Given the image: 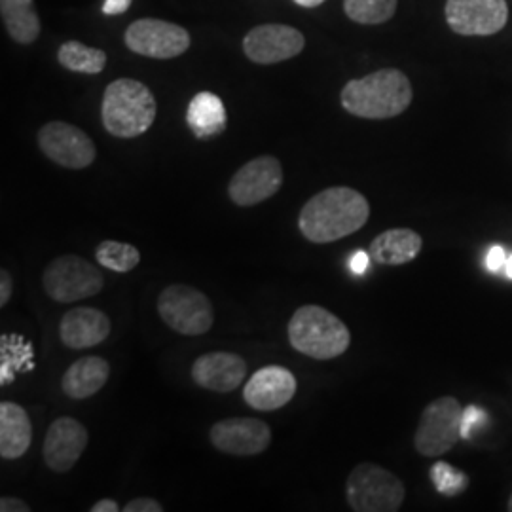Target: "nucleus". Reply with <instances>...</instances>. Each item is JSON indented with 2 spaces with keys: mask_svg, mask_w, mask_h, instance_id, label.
<instances>
[{
  "mask_svg": "<svg viewBox=\"0 0 512 512\" xmlns=\"http://www.w3.org/2000/svg\"><path fill=\"white\" fill-rule=\"evenodd\" d=\"M10 298H12V277L6 270H2L0 272V306L4 308L10 302Z\"/></svg>",
  "mask_w": 512,
  "mask_h": 512,
  "instance_id": "obj_33",
  "label": "nucleus"
},
{
  "mask_svg": "<svg viewBox=\"0 0 512 512\" xmlns=\"http://www.w3.org/2000/svg\"><path fill=\"white\" fill-rule=\"evenodd\" d=\"M287 334L294 351L317 361L336 359L344 355L351 344L348 325L332 311L315 304L294 311Z\"/></svg>",
  "mask_w": 512,
  "mask_h": 512,
  "instance_id": "obj_4",
  "label": "nucleus"
},
{
  "mask_svg": "<svg viewBox=\"0 0 512 512\" xmlns=\"http://www.w3.org/2000/svg\"><path fill=\"white\" fill-rule=\"evenodd\" d=\"M486 418V412L480 410L478 406H467L463 410V421H461V439H471L473 431L476 429V425H480Z\"/></svg>",
  "mask_w": 512,
  "mask_h": 512,
  "instance_id": "obj_28",
  "label": "nucleus"
},
{
  "mask_svg": "<svg viewBox=\"0 0 512 512\" xmlns=\"http://www.w3.org/2000/svg\"><path fill=\"white\" fill-rule=\"evenodd\" d=\"M226 109L219 95L211 92L196 93L186 110V124L198 139H211L226 129Z\"/></svg>",
  "mask_w": 512,
  "mask_h": 512,
  "instance_id": "obj_22",
  "label": "nucleus"
},
{
  "mask_svg": "<svg viewBox=\"0 0 512 512\" xmlns=\"http://www.w3.org/2000/svg\"><path fill=\"white\" fill-rule=\"evenodd\" d=\"M92 512H118L120 511V507H118V503L114 501V499H99L95 505H93Z\"/></svg>",
  "mask_w": 512,
  "mask_h": 512,
  "instance_id": "obj_35",
  "label": "nucleus"
},
{
  "mask_svg": "<svg viewBox=\"0 0 512 512\" xmlns=\"http://www.w3.org/2000/svg\"><path fill=\"white\" fill-rule=\"evenodd\" d=\"M126 46L150 59H173L190 48V33L162 19H137L126 31Z\"/></svg>",
  "mask_w": 512,
  "mask_h": 512,
  "instance_id": "obj_10",
  "label": "nucleus"
},
{
  "mask_svg": "<svg viewBox=\"0 0 512 512\" xmlns=\"http://www.w3.org/2000/svg\"><path fill=\"white\" fill-rule=\"evenodd\" d=\"M95 260L99 266L116 274H129L141 264V253L137 247L122 241H101L95 249Z\"/></svg>",
  "mask_w": 512,
  "mask_h": 512,
  "instance_id": "obj_25",
  "label": "nucleus"
},
{
  "mask_svg": "<svg viewBox=\"0 0 512 512\" xmlns=\"http://www.w3.org/2000/svg\"><path fill=\"white\" fill-rule=\"evenodd\" d=\"M124 512H162L164 507L160 505V501L150 499V497H137L131 499L128 505L122 509Z\"/></svg>",
  "mask_w": 512,
  "mask_h": 512,
  "instance_id": "obj_29",
  "label": "nucleus"
},
{
  "mask_svg": "<svg viewBox=\"0 0 512 512\" xmlns=\"http://www.w3.org/2000/svg\"><path fill=\"white\" fill-rule=\"evenodd\" d=\"M505 272H507V275L511 277L512 279V255L507 256V264H505Z\"/></svg>",
  "mask_w": 512,
  "mask_h": 512,
  "instance_id": "obj_37",
  "label": "nucleus"
},
{
  "mask_svg": "<svg viewBox=\"0 0 512 512\" xmlns=\"http://www.w3.org/2000/svg\"><path fill=\"white\" fill-rule=\"evenodd\" d=\"M88 439V429L80 421L69 416L57 418L50 425L44 439V463L54 473H69L78 463V459L82 458Z\"/></svg>",
  "mask_w": 512,
  "mask_h": 512,
  "instance_id": "obj_15",
  "label": "nucleus"
},
{
  "mask_svg": "<svg viewBox=\"0 0 512 512\" xmlns=\"http://www.w3.org/2000/svg\"><path fill=\"white\" fill-rule=\"evenodd\" d=\"M414 90L399 69H382L349 80L340 93V103L349 114L365 120H389L410 107Z\"/></svg>",
  "mask_w": 512,
  "mask_h": 512,
  "instance_id": "obj_2",
  "label": "nucleus"
},
{
  "mask_svg": "<svg viewBox=\"0 0 512 512\" xmlns=\"http://www.w3.org/2000/svg\"><path fill=\"white\" fill-rule=\"evenodd\" d=\"M112 323L105 311L92 306L67 311L59 323V338L69 349H90L110 336Z\"/></svg>",
  "mask_w": 512,
  "mask_h": 512,
  "instance_id": "obj_18",
  "label": "nucleus"
},
{
  "mask_svg": "<svg viewBox=\"0 0 512 512\" xmlns=\"http://www.w3.org/2000/svg\"><path fill=\"white\" fill-rule=\"evenodd\" d=\"M423 239L416 230L391 228L370 243V256L384 266H403L420 256Z\"/></svg>",
  "mask_w": 512,
  "mask_h": 512,
  "instance_id": "obj_21",
  "label": "nucleus"
},
{
  "mask_svg": "<svg viewBox=\"0 0 512 512\" xmlns=\"http://www.w3.org/2000/svg\"><path fill=\"white\" fill-rule=\"evenodd\" d=\"M370 219V203L349 186H330L306 202L298 217L304 238L325 245L359 232Z\"/></svg>",
  "mask_w": 512,
  "mask_h": 512,
  "instance_id": "obj_1",
  "label": "nucleus"
},
{
  "mask_svg": "<svg viewBox=\"0 0 512 512\" xmlns=\"http://www.w3.org/2000/svg\"><path fill=\"white\" fill-rule=\"evenodd\" d=\"M194 384L215 393H230L243 384L247 363L238 353L211 351L203 353L190 368Z\"/></svg>",
  "mask_w": 512,
  "mask_h": 512,
  "instance_id": "obj_17",
  "label": "nucleus"
},
{
  "mask_svg": "<svg viewBox=\"0 0 512 512\" xmlns=\"http://www.w3.org/2000/svg\"><path fill=\"white\" fill-rule=\"evenodd\" d=\"M109 378V361L97 355H88L74 361L73 365L67 368L61 380V389L69 399L82 401L97 395L109 382Z\"/></svg>",
  "mask_w": 512,
  "mask_h": 512,
  "instance_id": "obj_19",
  "label": "nucleus"
},
{
  "mask_svg": "<svg viewBox=\"0 0 512 512\" xmlns=\"http://www.w3.org/2000/svg\"><path fill=\"white\" fill-rule=\"evenodd\" d=\"M403 480L374 463H359L348 476L346 499L355 512H397L403 507Z\"/></svg>",
  "mask_w": 512,
  "mask_h": 512,
  "instance_id": "obj_5",
  "label": "nucleus"
},
{
  "mask_svg": "<svg viewBox=\"0 0 512 512\" xmlns=\"http://www.w3.org/2000/svg\"><path fill=\"white\" fill-rule=\"evenodd\" d=\"M296 378L285 366H262L245 384L243 399L258 412H274L291 403L296 395Z\"/></svg>",
  "mask_w": 512,
  "mask_h": 512,
  "instance_id": "obj_16",
  "label": "nucleus"
},
{
  "mask_svg": "<svg viewBox=\"0 0 512 512\" xmlns=\"http://www.w3.org/2000/svg\"><path fill=\"white\" fill-rule=\"evenodd\" d=\"M42 287L59 304H73L101 293L105 277L99 268L78 255L54 258L42 272Z\"/></svg>",
  "mask_w": 512,
  "mask_h": 512,
  "instance_id": "obj_6",
  "label": "nucleus"
},
{
  "mask_svg": "<svg viewBox=\"0 0 512 512\" xmlns=\"http://www.w3.org/2000/svg\"><path fill=\"white\" fill-rule=\"evenodd\" d=\"M0 511L2 512H29L31 507L18 497H10V495H4L0 499Z\"/></svg>",
  "mask_w": 512,
  "mask_h": 512,
  "instance_id": "obj_31",
  "label": "nucleus"
},
{
  "mask_svg": "<svg viewBox=\"0 0 512 512\" xmlns=\"http://www.w3.org/2000/svg\"><path fill=\"white\" fill-rule=\"evenodd\" d=\"M158 313L169 329L183 336H202L213 329L211 300L190 285H169L158 298Z\"/></svg>",
  "mask_w": 512,
  "mask_h": 512,
  "instance_id": "obj_7",
  "label": "nucleus"
},
{
  "mask_svg": "<svg viewBox=\"0 0 512 512\" xmlns=\"http://www.w3.org/2000/svg\"><path fill=\"white\" fill-rule=\"evenodd\" d=\"M463 406L454 397H440L421 412L414 446L425 458L448 454L461 439Z\"/></svg>",
  "mask_w": 512,
  "mask_h": 512,
  "instance_id": "obj_8",
  "label": "nucleus"
},
{
  "mask_svg": "<svg viewBox=\"0 0 512 512\" xmlns=\"http://www.w3.org/2000/svg\"><path fill=\"white\" fill-rule=\"evenodd\" d=\"M429 476H431L435 490L444 497H458L469 488L467 473L459 471L458 467H454L446 461H437L429 469Z\"/></svg>",
  "mask_w": 512,
  "mask_h": 512,
  "instance_id": "obj_27",
  "label": "nucleus"
},
{
  "mask_svg": "<svg viewBox=\"0 0 512 512\" xmlns=\"http://www.w3.org/2000/svg\"><path fill=\"white\" fill-rule=\"evenodd\" d=\"M294 2L302 8H315V6H321L325 0H294Z\"/></svg>",
  "mask_w": 512,
  "mask_h": 512,
  "instance_id": "obj_36",
  "label": "nucleus"
},
{
  "mask_svg": "<svg viewBox=\"0 0 512 512\" xmlns=\"http://www.w3.org/2000/svg\"><path fill=\"white\" fill-rule=\"evenodd\" d=\"M507 509L512 512V494L511 497H509V505H507Z\"/></svg>",
  "mask_w": 512,
  "mask_h": 512,
  "instance_id": "obj_38",
  "label": "nucleus"
},
{
  "mask_svg": "<svg viewBox=\"0 0 512 512\" xmlns=\"http://www.w3.org/2000/svg\"><path fill=\"white\" fill-rule=\"evenodd\" d=\"M283 186V167L275 156H258L234 173L228 196L238 207H253L270 200Z\"/></svg>",
  "mask_w": 512,
  "mask_h": 512,
  "instance_id": "obj_12",
  "label": "nucleus"
},
{
  "mask_svg": "<svg viewBox=\"0 0 512 512\" xmlns=\"http://www.w3.org/2000/svg\"><path fill=\"white\" fill-rule=\"evenodd\" d=\"M33 442V423L23 406L10 401L0 403V456L23 458Z\"/></svg>",
  "mask_w": 512,
  "mask_h": 512,
  "instance_id": "obj_20",
  "label": "nucleus"
},
{
  "mask_svg": "<svg viewBox=\"0 0 512 512\" xmlns=\"http://www.w3.org/2000/svg\"><path fill=\"white\" fill-rule=\"evenodd\" d=\"M129 6H131V0H105L103 14L105 16H118V14H124Z\"/></svg>",
  "mask_w": 512,
  "mask_h": 512,
  "instance_id": "obj_34",
  "label": "nucleus"
},
{
  "mask_svg": "<svg viewBox=\"0 0 512 512\" xmlns=\"http://www.w3.org/2000/svg\"><path fill=\"white\" fill-rule=\"evenodd\" d=\"M0 16L8 35L19 44H33L40 35L35 0H0Z\"/></svg>",
  "mask_w": 512,
  "mask_h": 512,
  "instance_id": "obj_23",
  "label": "nucleus"
},
{
  "mask_svg": "<svg viewBox=\"0 0 512 512\" xmlns=\"http://www.w3.org/2000/svg\"><path fill=\"white\" fill-rule=\"evenodd\" d=\"M344 12L361 25H380L395 16L397 0H344Z\"/></svg>",
  "mask_w": 512,
  "mask_h": 512,
  "instance_id": "obj_26",
  "label": "nucleus"
},
{
  "mask_svg": "<svg viewBox=\"0 0 512 512\" xmlns=\"http://www.w3.org/2000/svg\"><path fill=\"white\" fill-rule=\"evenodd\" d=\"M446 23L461 37H490L509 21L507 0H446Z\"/></svg>",
  "mask_w": 512,
  "mask_h": 512,
  "instance_id": "obj_9",
  "label": "nucleus"
},
{
  "mask_svg": "<svg viewBox=\"0 0 512 512\" xmlns=\"http://www.w3.org/2000/svg\"><path fill=\"white\" fill-rule=\"evenodd\" d=\"M368 262H370V256L366 255L365 251H357L349 258V268L353 274L363 275L368 268Z\"/></svg>",
  "mask_w": 512,
  "mask_h": 512,
  "instance_id": "obj_32",
  "label": "nucleus"
},
{
  "mask_svg": "<svg viewBox=\"0 0 512 512\" xmlns=\"http://www.w3.org/2000/svg\"><path fill=\"white\" fill-rule=\"evenodd\" d=\"M304 46L306 38L298 29L279 23L258 25L243 38V52L258 65H275L293 59Z\"/></svg>",
  "mask_w": 512,
  "mask_h": 512,
  "instance_id": "obj_14",
  "label": "nucleus"
},
{
  "mask_svg": "<svg viewBox=\"0 0 512 512\" xmlns=\"http://www.w3.org/2000/svg\"><path fill=\"white\" fill-rule=\"evenodd\" d=\"M507 264V255H505V249L501 245H494L488 255H486V268L490 272H501Z\"/></svg>",
  "mask_w": 512,
  "mask_h": 512,
  "instance_id": "obj_30",
  "label": "nucleus"
},
{
  "mask_svg": "<svg viewBox=\"0 0 512 512\" xmlns=\"http://www.w3.org/2000/svg\"><path fill=\"white\" fill-rule=\"evenodd\" d=\"M57 61L61 67L73 73L99 74L107 67V54L103 50L84 46L82 42L69 40L59 48Z\"/></svg>",
  "mask_w": 512,
  "mask_h": 512,
  "instance_id": "obj_24",
  "label": "nucleus"
},
{
  "mask_svg": "<svg viewBox=\"0 0 512 512\" xmlns=\"http://www.w3.org/2000/svg\"><path fill=\"white\" fill-rule=\"evenodd\" d=\"M38 147L65 169H84L95 162L97 150L92 137L67 122H48L38 131Z\"/></svg>",
  "mask_w": 512,
  "mask_h": 512,
  "instance_id": "obj_11",
  "label": "nucleus"
},
{
  "mask_svg": "<svg viewBox=\"0 0 512 512\" xmlns=\"http://www.w3.org/2000/svg\"><path fill=\"white\" fill-rule=\"evenodd\" d=\"M156 114V97L139 80L118 78L103 93L101 120L112 137L135 139L147 133Z\"/></svg>",
  "mask_w": 512,
  "mask_h": 512,
  "instance_id": "obj_3",
  "label": "nucleus"
},
{
  "mask_svg": "<svg viewBox=\"0 0 512 512\" xmlns=\"http://www.w3.org/2000/svg\"><path fill=\"white\" fill-rule=\"evenodd\" d=\"M209 440L222 454L251 458L268 450L272 444V429L256 418H228L211 427Z\"/></svg>",
  "mask_w": 512,
  "mask_h": 512,
  "instance_id": "obj_13",
  "label": "nucleus"
}]
</instances>
